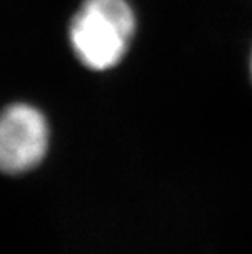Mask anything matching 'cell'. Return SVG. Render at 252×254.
Listing matches in <instances>:
<instances>
[{
	"label": "cell",
	"instance_id": "6da1fadb",
	"mask_svg": "<svg viewBox=\"0 0 252 254\" xmlns=\"http://www.w3.org/2000/svg\"><path fill=\"white\" fill-rule=\"evenodd\" d=\"M135 28L136 17L126 0H84L71 21L69 40L84 66L106 71L126 55Z\"/></svg>",
	"mask_w": 252,
	"mask_h": 254
},
{
	"label": "cell",
	"instance_id": "7a4b0ae2",
	"mask_svg": "<svg viewBox=\"0 0 252 254\" xmlns=\"http://www.w3.org/2000/svg\"><path fill=\"white\" fill-rule=\"evenodd\" d=\"M50 144V127L33 105L13 104L0 113V172L18 176L38 166Z\"/></svg>",
	"mask_w": 252,
	"mask_h": 254
},
{
	"label": "cell",
	"instance_id": "3957f363",
	"mask_svg": "<svg viewBox=\"0 0 252 254\" xmlns=\"http://www.w3.org/2000/svg\"><path fill=\"white\" fill-rule=\"evenodd\" d=\"M251 74H252V56H251Z\"/></svg>",
	"mask_w": 252,
	"mask_h": 254
}]
</instances>
